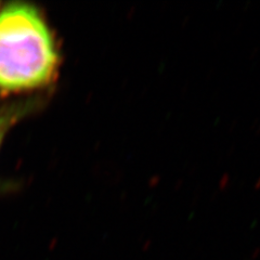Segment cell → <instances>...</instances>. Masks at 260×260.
Returning <instances> with one entry per match:
<instances>
[{"mask_svg":"<svg viewBox=\"0 0 260 260\" xmlns=\"http://www.w3.org/2000/svg\"><path fill=\"white\" fill-rule=\"evenodd\" d=\"M59 63L53 36L37 8L13 3L0 11V91L45 87Z\"/></svg>","mask_w":260,"mask_h":260,"instance_id":"cell-1","label":"cell"},{"mask_svg":"<svg viewBox=\"0 0 260 260\" xmlns=\"http://www.w3.org/2000/svg\"><path fill=\"white\" fill-rule=\"evenodd\" d=\"M26 112V107L22 108L21 105L14 108H8L0 110V144L9 128L18 120L24 113Z\"/></svg>","mask_w":260,"mask_h":260,"instance_id":"cell-2","label":"cell"}]
</instances>
